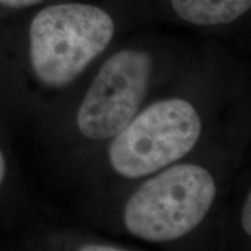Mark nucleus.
<instances>
[{"instance_id": "obj_1", "label": "nucleus", "mask_w": 251, "mask_h": 251, "mask_svg": "<svg viewBox=\"0 0 251 251\" xmlns=\"http://www.w3.org/2000/svg\"><path fill=\"white\" fill-rule=\"evenodd\" d=\"M114 30L113 19L96 6L43 8L29 28V55L36 77L51 87L68 85L105 51Z\"/></svg>"}, {"instance_id": "obj_2", "label": "nucleus", "mask_w": 251, "mask_h": 251, "mask_svg": "<svg viewBox=\"0 0 251 251\" xmlns=\"http://www.w3.org/2000/svg\"><path fill=\"white\" fill-rule=\"evenodd\" d=\"M216 196L211 172L197 164H177L153 176L126 203L128 233L147 242H169L202 222Z\"/></svg>"}, {"instance_id": "obj_3", "label": "nucleus", "mask_w": 251, "mask_h": 251, "mask_svg": "<svg viewBox=\"0 0 251 251\" xmlns=\"http://www.w3.org/2000/svg\"><path fill=\"white\" fill-rule=\"evenodd\" d=\"M202 130L197 109L186 100L156 101L114 136L108 149L113 170L141 178L178 162L194 148Z\"/></svg>"}, {"instance_id": "obj_4", "label": "nucleus", "mask_w": 251, "mask_h": 251, "mask_svg": "<svg viewBox=\"0 0 251 251\" xmlns=\"http://www.w3.org/2000/svg\"><path fill=\"white\" fill-rule=\"evenodd\" d=\"M150 56L121 50L100 68L77 114L78 129L90 140L114 137L137 114L151 77Z\"/></svg>"}, {"instance_id": "obj_5", "label": "nucleus", "mask_w": 251, "mask_h": 251, "mask_svg": "<svg viewBox=\"0 0 251 251\" xmlns=\"http://www.w3.org/2000/svg\"><path fill=\"white\" fill-rule=\"evenodd\" d=\"M183 20L198 26L230 24L249 11L251 0H171Z\"/></svg>"}, {"instance_id": "obj_6", "label": "nucleus", "mask_w": 251, "mask_h": 251, "mask_svg": "<svg viewBox=\"0 0 251 251\" xmlns=\"http://www.w3.org/2000/svg\"><path fill=\"white\" fill-rule=\"evenodd\" d=\"M242 226L247 235H251V193L247 196V200L244 202L242 211Z\"/></svg>"}, {"instance_id": "obj_7", "label": "nucleus", "mask_w": 251, "mask_h": 251, "mask_svg": "<svg viewBox=\"0 0 251 251\" xmlns=\"http://www.w3.org/2000/svg\"><path fill=\"white\" fill-rule=\"evenodd\" d=\"M45 0H0V5L6 6L8 8H27L30 6L41 4Z\"/></svg>"}, {"instance_id": "obj_8", "label": "nucleus", "mask_w": 251, "mask_h": 251, "mask_svg": "<svg viewBox=\"0 0 251 251\" xmlns=\"http://www.w3.org/2000/svg\"><path fill=\"white\" fill-rule=\"evenodd\" d=\"M81 251H119L125 250L121 248H117L114 246H108V244H87L80 248Z\"/></svg>"}, {"instance_id": "obj_9", "label": "nucleus", "mask_w": 251, "mask_h": 251, "mask_svg": "<svg viewBox=\"0 0 251 251\" xmlns=\"http://www.w3.org/2000/svg\"><path fill=\"white\" fill-rule=\"evenodd\" d=\"M5 175H6V163H5L4 155H2L1 150H0V185H1L2 181H4Z\"/></svg>"}]
</instances>
